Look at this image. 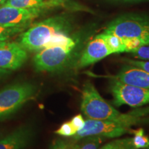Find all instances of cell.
<instances>
[{
	"instance_id": "15",
	"label": "cell",
	"mask_w": 149,
	"mask_h": 149,
	"mask_svg": "<svg viewBox=\"0 0 149 149\" xmlns=\"http://www.w3.org/2000/svg\"><path fill=\"white\" fill-rule=\"evenodd\" d=\"M104 40L105 41L107 47L109 48L112 54L124 53L125 52V47L123 41L120 37L117 35L103 32L102 33Z\"/></svg>"
},
{
	"instance_id": "17",
	"label": "cell",
	"mask_w": 149,
	"mask_h": 149,
	"mask_svg": "<svg viewBox=\"0 0 149 149\" xmlns=\"http://www.w3.org/2000/svg\"><path fill=\"white\" fill-rule=\"evenodd\" d=\"M99 149H135L132 137L116 139L104 145Z\"/></svg>"
},
{
	"instance_id": "6",
	"label": "cell",
	"mask_w": 149,
	"mask_h": 149,
	"mask_svg": "<svg viewBox=\"0 0 149 149\" xmlns=\"http://www.w3.org/2000/svg\"><path fill=\"white\" fill-rule=\"evenodd\" d=\"M32 83L23 81L8 85L0 90V120L18 111L26 103L32 100L37 93Z\"/></svg>"
},
{
	"instance_id": "12",
	"label": "cell",
	"mask_w": 149,
	"mask_h": 149,
	"mask_svg": "<svg viewBox=\"0 0 149 149\" xmlns=\"http://www.w3.org/2000/svg\"><path fill=\"white\" fill-rule=\"evenodd\" d=\"M33 131L29 126H22L0 139V149H23L33 138Z\"/></svg>"
},
{
	"instance_id": "11",
	"label": "cell",
	"mask_w": 149,
	"mask_h": 149,
	"mask_svg": "<svg viewBox=\"0 0 149 149\" xmlns=\"http://www.w3.org/2000/svg\"><path fill=\"white\" fill-rule=\"evenodd\" d=\"M111 78L126 84L149 88V72L128 64L123 66L120 71L115 75L112 76Z\"/></svg>"
},
{
	"instance_id": "24",
	"label": "cell",
	"mask_w": 149,
	"mask_h": 149,
	"mask_svg": "<svg viewBox=\"0 0 149 149\" xmlns=\"http://www.w3.org/2000/svg\"><path fill=\"white\" fill-rule=\"evenodd\" d=\"M114 2H122V3H133V2H139V1H144L146 0H111Z\"/></svg>"
},
{
	"instance_id": "7",
	"label": "cell",
	"mask_w": 149,
	"mask_h": 149,
	"mask_svg": "<svg viewBox=\"0 0 149 149\" xmlns=\"http://www.w3.org/2000/svg\"><path fill=\"white\" fill-rule=\"evenodd\" d=\"M109 86L115 107L127 105L138 108L149 104V88L126 84L111 77Z\"/></svg>"
},
{
	"instance_id": "13",
	"label": "cell",
	"mask_w": 149,
	"mask_h": 149,
	"mask_svg": "<svg viewBox=\"0 0 149 149\" xmlns=\"http://www.w3.org/2000/svg\"><path fill=\"white\" fill-rule=\"evenodd\" d=\"M85 120L81 114L72 117L68 122L61 124L58 129L55 131L57 135L65 137H71L84 127Z\"/></svg>"
},
{
	"instance_id": "20",
	"label": "cell",
	"mask_w": 149,
	"mask_h": 149,
	"mask_svg": "<svg viewBox=\"0 0 149 149\" xmlns=\"http://www.w3.org/2000/svg\"><path fill=\"white\" fill-rule=\"evenodd\" d=\"M135 58L141 60L149 61V45H144L132 50L129 52Z\"/></svg>"
},
{
	"instance_id": "19",
	"label": "cell",
	"mask_w": 149,
	"mask_h": 149,
	"mask_svg": "<svg viewBox=\"0 0 149 149\" xmlns=\"http://www.w3.org/2000/svg\"><path fill=\"white\" fill-rule=\"evenodd\" d=\"M26 29V27H7L0 25V41H6L21 33Z\"/></svg>"
},
{
	"instance_id": "26",
	"label": "cell",
	"mask_w": 149,
	"mask_h": 149,
	"mask_svg": "<svg viewBox=\"0 0 149 149\" xmlns=\"http://www.w3.org/2000/svg\"><path fill=\"white\" fill-rule=\"evenodd\" d=\"M6 0H0V6L3 4V3L6 2Z\"/></svg>"
},
{
	"instance_id": "23",
	"label": "cell",
	"mask_w": 149,
	"mask_h": 149,
	"mask_svg": "<svg viewBox=\"0 0 149 149\" xmlns=\"http://www.w3.org/2000/svg\"><path fill=\"white\" fill-rule=\"evenodd\" d=\"M66 1V0H48L46 1V8L58 6Z\"/></svg>"
},
{
	"instance_id": "2",
	"label": "cell",
	"mask_w": 149,
	"mask_h": 149,
	"mask_svg": "<svg viewBox=\"0 0 149 149\" xmlns=\"http://www.w3.org/2000/svg\"><path fill=\"white\" fill-rule=\"evenodd\" d=\"M76 42L68 34L54 37L33 58V65L37 72H53L62 70L70 60Z\"/></svg>"
},
{
	"instance_id": "16",
	"label": "cell",
	"mask_w": 149,
	"mask_h": 149,
	"mask_svg": "<svg viewBox=\"0 0 149 149\" xmlns=\"http://www.w3.org/2000/svg\"><path fill=\"white\" fill-rule=\"evenodd\" d=\"M2 5L20 8H46V1L44 0H6Z\"/></svg>"
},
{
	"instance_id": "9",
	"label": "cell",
	"mask_w": 149,
	"mask_h": 149,
	"mask_svg": "<svg viewBox=\"0 0 149 149\" xmlns=\"http://www.w3.org/2000/svg\"><path fill=\"white\" fill-rule=\"evenodd\" d=\"M27 59V51L19 43L0 41V68L15 70L21 68Z\"/></svg>"
},
{
	"instance_id": "3",
	"label": "cell",
	"mask_w": 149,
	"mask_h": 149,
	"mask_svg": "<svg viewBox=\"0 0 149 149\" xmlns=\"http://www.w3.org/2000/svg\"><path fill=\"white\" fill-rule=\"evenodd\" d=\"M70 29V22L66 17L55 16L35 24L27 31H23L18 42L27 51L38 52L54 37L67 34Z\"/></svg>"
},
{
	"instance_id": "18",
	"label": "cell",
	"mask_w": 149,
	"mask_h": 149,
	"mask_svg": "<svg viewBox=\"0 0 149 149\" xmlns=\"http://www.w3.org/2000/svg\"><path fill=\"white\" fill-rule=\"evenodd\" d=\"M132 133L134 135L132 139L135 149H145L148 148L149 138L148 136L144 134V130L143 128L133 130Z\"/></svg>"
},
{
	"instance_id": "21",
	"label": "cell",
	"mask_w": 149,
	"mask_h": 149,
	"mask_svg": "<svg viewBox=\"0 0 149 149\" xmlns=\"http://www.w3.org/2000/svg\"><path fill=\"white\" fill-rule=\"evenodd\" d=\"M127 64L132 65V66H136L137 68L145 70V71L149 72V61H141V60H134V59H125Z\"/></svg>"
},
{
	"instance_id": "8",
	"label": "cell",
	"mask_w": 149,
	"mask_h": 149,
	"mask_svg": "<svg viewBox=\"0 0 149 149\" xmlns=\"http://www.w3.org/2000/svg\"><path fill=\"white\" fill-rule=\"evenodd\" d=\"M44 8H20L0 6V25L7 27H28Z\"/></svg>"
},
{
	"instance_id": "22",
	"label": "cell",
	"mask_w": 149,
	"mask_h": 149,
	"mask_svg": "<svg viewBox=\"0 0 149 149\" xmlns=\"http://www.w3.org/2000/svg\"><path fill=\"white\" fill-rule=\"evenodd\" d=\"M49 149H70L68 141L64 139H56L52 142Z\"/></svg>"
},
{
	"instance_id": "27",
	"label": "cell",
	"mask_w": 149,
	"mask_h": 149,
	"mask_svg": "<svg viewBox=\"0 0 149 149\" xmlns=\"http://www.w3.org/2000/svg\"><path fill=\"white\" fill-rule=\"evenodd\" d=\"M145 149H149V147H148V148H145Z\"/></svg>"
},
{
	"instance_id": "25",
	"label": "cell",
	"mask_w": 149,
	"mask_h": 149,
	"mask_svg": "<svg viewBox=\"0 0 149 149\" xmlns=\"http://www.w3.org/2000/svg\"><path fill=\"white\" fill-rule=\"evenodd\" d=\"M10 72L11 71H10V70L1 69V68H0V79H1V77H3V76L6 75V74H10Z\"/></svg>"
},
{
	"instance_id": "1",
	"label": "cell",
	"mask_w": 149,
	"mask_h": 149,
	"mask_svg": "<svg viewBox=\"0 0 149 149\" xmlns=\"http://www.w3.org/2000/svg\"><path fill=\"white\" fill-rule=\"evenodd\" d=\"M149 122V107L136 108L126 113H121L114 119L94 120L86 119L84 127L74 136L78 139L90 135H101L106 138H115L126 133H132L134 126Z\"/></svg>"
},
{
	"instance_id": "10",
	"label": "cell",
	"mask_w": 149,
	"mask_h": 149,
	"mask_svg": "<svg viewBox=\"0 0 149 149\" xmlns=\"http://www.w3.org/2000/svg\"><path fill=\"white\" fill-rule=\"evenodd\" d=\"M102 33L93 38L85 48L78 61L77 68H84L111 55Z\"/></svg>"
},
{
	"instance_id": "4",
	"label": "cell",
	"mask_w": 149,
	"mask_h": 149,
	"mask_svg": "<svg viewBox=\"0 0 149 149\" xmlns=\"http://www.w3.org/2000/svg\"><path fill=\"white\" fill-rule=\"evenodd\" d=\"M104 33H112L122 40L137 39L143 46L149 45V17L127 15L113 20Z\"/></svg>"
},
{
	"instance_id": "14",
	"label": "cell",
	"mask_w": 149,
	"mask_h": 149,
	"mask_svg": "<svg viewBox=\"0 0 149 149\" xmlns=\"http://www.w3.org/2000/svg\"><path fill=\"white\" fill-rule=\"evenodd\" d=\"M105 139L101 135H90L68 141L70 149H99Z\"/></svg>"
},
{
	"instance_id": "5",
	"label": "cell",
	"mask_w": 149,
	"mask_h": 149,
	"mask_svg": "<svg viewBox=\"0 0 149 149\" xmlns=\"http://www.w3.org/2000/svg\"><path fill=\"white\" fill-rule=\"evenodd\" d=\"M80 109L86 118L94 120L114 119L122 113L100 95L91 81L84 84Z\"/></svg>"
}]
</instances>
